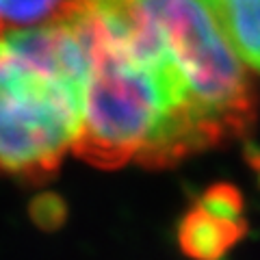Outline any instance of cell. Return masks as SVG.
I'll list each match as a JSON object with an SVG mask.
<instances>
[{"instance_id": "obj_1", "label": "cell", "mask_w": 260, "mask_h": 260, "mask_svg": "<svg viewBox=\"0 0 260 260\" xmlns=\"http://www.w3.org/2000/svg\"><path fill=\"white\" fill-rule=\"evenodd\" d=\"M59 18L87 56L78 158L100 169L169 167L225 141L133 0H68Z\"/></svg>"}, {"instance_id": "obj_2", "label": "cell", "mask_w": 260, "mask_h": 260, "mask_svg": "<svg viewBox=\"0 0 260 260\" xmlns=\"http://www.w3.org/2000/svg\"><path fill=\"white\" fill-rule=\"evenodd\" d=\"M87 56L65 20L0 37V176L46 180L80 130Z\"/></svg>"}, {"instance_id": "obj_3", "label": "cell", "mask_w": 260, "mask_h": 260, "mask_svg": "<svg viewBox=\"0 0 260 260\" xmlns=\"http://www.w3.org/2000/svg\"><path fill=\"white\" fill-rule=\"evenodd\" d=\"M243 198L232 186H215L186 210L178 228V245L191 260H223L245 237Z\"/></svg>"}, {"instance_id": "obj_4", "label": "cell", "mask_w": 260, "mask_h": 260, "mask_svg": "<svg viewBox=\"0 0 260 260\" xmlns=\"http://www.w3.org/2000/svg\"><path fill=\"white\" fill-rule=\"evenodd\" d=\"M239 61L260 72V0H204Z\"/></svg>"}, {"instance_id": "obj_5", "label": "cell", "mask_w": 260, "mask_h": 260, "mask_svg": "<svg viewBox=\"0 0 260 260\" xmlns=\"http://www.w3.org/2000/svg\"><path fill=\"white\" fill-rule=\"evenodd\" d=\"M68 0H0V35L54 22Z\"/></svg>"}]
</instances>
